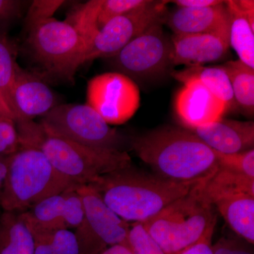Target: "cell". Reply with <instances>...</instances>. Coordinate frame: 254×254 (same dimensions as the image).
Masks as SVG:
<instances>
[{"label":"cell","mask_w":254,"mask_h":254,"mask_svg":"<svg viewBox=\"0 0 254 254\" xmlns=\"http://www.w3.org/2000/svg\"><path fill=\"white\" fill-rule=\"evenodd\" d=\"M164 23L174 32V35L230 34V14L225 1L215 6L198 9L177 7L167 13Z\"/></svg>","instance_id":"cell-15"},{"label":"cell","mask_w":254,"mask_h":254,"mask_svg":"<svg viewBox=\"0 0 254 254\" xmlns=\"http://www.w3.org/2000/svg\"><path fill=\"white\" fill-rule=\"evenodd\" d=\"M84 219L73 230L79 246V254H100L112 246L127 245L129 222L117 215L90 185H78Z\"/></svg>","instance_id":"cell-9"},{"label":"cell","mask_w":254,"mask_h":254,"mask_svg":"<svg viewBox=\"0 0 254 254\" xmlns=\"http://www.w3.org/2000/svg\"><path fill=\"white\" fill-rule=\"evenodd\" d=\"M140 100L136 83L116 71L98 75L87 84L86 104L108 125H123L128 121L139 108Z\"/></svg>","instance_id":"cell-10"},{"label":"cell","mask_w":254,"mask_h":254,"mask_svg":"<svg viewBox=\"0 0 254 254\" xmlns=\"http://www.w3.org/2000/svg\"><path fill=\"white\" fill-rule=\"evenodd\" d=\"M1 212H2V210H1H1H0V215H1Z\"/></svg>","instance_id":"cell-37"},{"label":"cell","mask_w":254,"mask_h":254,"mask_svg":"<svg viewBox=\"0 0 254 254\" xmlns=\"http://www.w3.org/2000/svg\"><path fill=\"white\" fill-rule=\"evenodd\" d=\"M77 186L58 173L39 148L20 143L6 157V173L0 193L2 211L21 213L42 200Z\"/></svg>","instance_id":"cell-4"},{"label":"cell","mask_w":254,"mask_h":254,"mask_svg":"<svg viewBox=\"0 0 254 254\" xmlns=\"http://www.w3.org/2000/svg\"><path fill=\"white\" fill-rule=\"evenodd\" d=\"M28 229L34 241V254H79V246L73 230Z\"/></svg>","instance_id":"cell-23"},{"label":"cell","mask_w":254,"mask_h":254,"mask_svg":"<svg viewBox=\"0 0 254 254\" xmlns=\"http://www.w3.org/2000/svg\"><path fill=\"white\" fill-rule=\"evenodd\" d=\"M131 145L155 175L170 181L203 184L218 169L215 150L186 128H156L135 137Z\"/></svg>","instance_id":"cell-1"},{"label":"cell","mask_w":254,"mask_h":254,"mask_svg":"<svg viewBox=\"0 0 254 254\" xmlns=\"http://www.w3.org/2000/svg\"><path fill=\"white\" fill-rule=\"evenodd\" d=\"M173 66H202L203 64L222 60L230 48V34L174 35Z\"/></svg>","instance_id":"cell-14"},{"label":"cell","mask_w":254,"mask_h":254,"mask_svg":"<svg viewBox=\"0 0 254 254\" xmlns=\"http://www.w3.org/2000/svg\"><path fill=\"white\" fill-rule=\"evenodd\" d=\"M100 254H132L131 251L123 245L112 246Z\"/></svg>","instance_id":"cell-35"},{"label":"cell","mask_w":254,"mask_h":254,"mask_svg":"<svg viewBox=\"0 0 254 254\" xmlns=\"http://www.w3.org/2000/svg\"><path fill=\"white\" fill-rule=\"evenodd\" d=\"M103 0H91L73 9L65 20L86 42L87 46L99 31L98 19Z\"/></svg>","instance_id":"cell-24"},{"label":"cell","mask_w":254,"mask_h":254,"mask_svg":"<svg viewBox=\"0 0 254 254\" xmlns=\"http://www.w3.org/2000/svg\"><path fill=\"white\" fill-rule=\"evenodd\" d=\"M213 254H254V245L239 237H221L212 245Z\"/></svg>","instance_id":"cell-31"},{"label":"cell","mask_w":254,"mask_h":254,"mask_svg":"<svg viewBox=\"0 0 254 254\" xmlns=\"http://www.w3.org/2000/svg\"><path fill=\"white\" fill-rule=\"evenodd\" d=\"M176 4L177 7L205 8L223 2L222 0H174L170 1Z\"/></svg>","instance_id":"cell-34"},{"label":"cell","mask_w":254,"mask_h":254,"mask_svg":"<svg viewBox=\"0 0 254 254\" xmlns=\"http://www.w3.org/2000/svg\"><path fill=\"white\" fill-rule=\"evenodd\" d=\"M230 14V44L240 61L254 69V29L234 0L225 1Z\"/></svg>","instance_id":"cell-22"},{"label":"cell","mask_w":254,"mask_h":254,"mask_svg":"<svg viewBox=\"0 0 254 254\" xmlns=\"http://www.w3.org/2000/svg\"><path fill=\"white\" fill-rule=\"evenodd\" d=\"M210 148L234 154L254 149V123L221 118L190 130Z\"/></svg>","instance_id":"cell-16"},{"label":"cell","mask_w":254,"mask_h":254,"mask_svg":"<svg viewBox=\"0 0 254 254\" xmlns=\"http://www.w3.org/2000/svg\"><path fill=\"white\" fill-rule=\"evenodd\" d=\"M27 1L0 0V31H6L8 26L22 15Z\"/></svg>","instance_id":"cell-32"},{"label":"cell","mask_w":254,"mask_h":254,"mask_svg":"<svg viewBox=\"0 0 254 254\" xmlns=\"http://www.w3.org/2000/svg\"><path fill=\"white\" fill-rule=\"evenodd\" d=\"M177 93L175 110L189 130L218 121L227 111L226 105L196 80H190Z\"/></svg>","instance_id":"cell-13"},{"label":"cell","mask_w":254,"mask_h":254,"mask_svg":"<svg viewBox=\"0 0 254 254\" xmlns=\"http://www.w3.org/2000/svg\"><path fill=\"white\" fill-rule=\"evenodd\" d=\"M202 183L177 182L129 166L91 184L105 203L128 222H143Z\"/></svg>","instance_id":"cell-2"},{"label":"cell","mask_w":254,"mask_h":254,"mask_svg":"<svg viewBox=\"0 0 254 254\" xmlns=\"http://www.w3.org/2000/svg\"><path fill=\"white\" fill-rule=\"evenodd\" d=\"M126 246L132 254H165L142 222L130 225Z\"/></svg>","instance_id":"cell-26"},{"label":"cell","mask_w":254,"mask_h":254,"mask_svg":"<svg viewBox=\"0 0 254 254\" xmlns=\"http://www.w3.org/2000/svg\"><path fill=\"white\" fill-rule=\"evenodd\" d=\"M200 185L142 222L165 254H181L215 229L216 213L200 196Z\"/></svg>","instance_id":"cell-5"},{"label":"cell","mask_w":254,"mask_h":254,"mask_svg":"<svg viewBox=\"0 0 254 254\" xmlns=\"http://www.w3.org/2000/svg\"><path fill=\"white\" fill-rule=\"evenodd\" d=\"M169 2L153 1L146 7L110 20L100 28L87 46L83 64L97 58L109 59L118 54L150 25L164 20Z\"/></svg>","instance_id":"cell-11"},{"label":"cell","mask_w":254,"mask_h":254,"mask_svg":"<svg viewBox=\"0 0 254 254\" xmlns=\"http://www.w3.org/2000/svg\"><path fill=\"white\" fill-rule=\"evenodd\" d=\"M164 20L150 25L125 48L109 58L116 72L133 81L151 79L171 70L173 42L164 31Z\"/></svg>","instance_id":"cell-7"},{"label":"cell","mask_w":254,"mask_h":254,"mask_svg":"<svg viewBox=\"0 0 254 254\" xmlns=\"http://www.w3.org/2000/svg\"><path fill=\"white\" fill-rule=\"evenodd\" d=\"M64 3L60 0H36L32 1L26 14V28L48 18H53V14Z\"/></svg>","instance_id":"cell-30"},{"label":"cell","mask_w":254,"mask_h":254,"mask_svg":"<svg viewBox=\"0 0 254 254\" xmlns=\"http://www.w3.org/2000/svg\"><path fill=\"white\" fill-rule=\"evenodd\" d=\"M19 145L16 122L0 98V155L12 154Z\"/></svg>","instance_id":"cell-27"},{"label":"cell","mask_w":254,"mask_h":254,"mask_svg":"<svg viewBox=\"0 0 254 254\" xmlns=\"http://www.w3.org/2000/svg\"><path fill=\"white\" fill-rule=\"evenodd\" d=\"M220 66L231 83L236 105L247 116L254 113V69L240 60L227 62Z\"/></svg>","instance_id":"cell-21"},{"label":"cell","mask_w":254,"mask_h":254,"mask_svg":"<svg viewBox=\"0 0 254 254\" xmlns=\"http://www.w3.org/2000/svg\"><path fill=\"white\" fill-rule=\"evenodd\" d=\"M17 49L6 31H0V94L11 86L18 68Z\"/></svg>","instance_id":"cell-25"},{"label":"cell","mask_w":254,"mask_h":254,"mask_svg":"<svg viewBox=\"0 0 254 254\" xmlns=\"http://www.w3.org/2000/svg\"><path fill=\"white\" fill-rule=\"evenodd\" d=\"M215 153L218 158L219 167L254 178V149L234 154H225L217 151Z\"/></svg>","instance_id":"cell-29"},{"label":"cell","mask_w":254,"mask_h":254,"mask_svg":"<svg viewBox=\"0 0 254 254\" xmlns=\"http://www.w3.org/2000/svg\"><path fill=\"white\" fill-rule=\"evenodd\" d=\"M171 75L183 83L190 80L199 81L212 94L223 102L228 110L236 105L230 79L220 65L190 66L181 71H173Z\"/></svg>","instance_id":"cell-18"},{"label":"cell","mask_w":254,"mask_h":254,"mask_svg":"<svg viewBox=\"0 0 254 254\" xmlns=\"http://www.w3.org/2000/svg\"><path fill=\"white\" fill-rule=\"evenodd\" d=\"M0 98L16 123L43 118L57 105L56 97L46 82L20 66Z\"/></svg>","instance_id":"cell-12"},{"label":"cell","mask_w":254,"mask_h":254,"mask_svg":"<svg viewBox=\"0 0 254 254\" xmlns=\"http://www.w3.org/2000/svg\"><path fill=\"white\" fill-rule=\"evenodd\" d=\"M40 123L49 131L80 144L123 150V135L87 104L57 105Z\"/></svg>","instance_id":"cell-8"},{"label":"cell","mask_w":254,"mask_h":254,"mask_svg":"<svg viewBox=\"0 0 254 254\" xmlns=\"http://www.w3.org/2000/svg\"><path fill=\"white\" fill-rule=\"evenodd\" d=\"M214 230L207 232L199 242L189 247L180 254H213L212 250V237Z\"/></svg>","instance_id":"cell-33"},{"label":"cell","mask_w":254,"mask_h":254,"mask_svg":"<svg viewBox=\"0 0 254 254\" xmlns=\"http://www.w3.org/2000/svg\"><path fill=\"white\" fill-rule=\"evenodd\" d=\"M215 206L237 236L254 243V195L239 193L214 200Z\"/></svg>","instance_id":"cell-17"},{"label":"cell","mask_w":254,"mask_h":254,"mask_svg":"<svg viewBox=\"0 0 254 254\" xmlns=\"http://www.w3.org/2000/svg\"><path fill=\"white\" fill-rule=\"evenodd\" d=\"M20 143L39 148L55 170L75 185H91L100 177L128 168L125 150L93 148L49 131L33 120L16 123Z\"/></svg>","instance_id":"cell-3"},{"label":"cell","mask_w":254,"mask_h":254,"mask_svg":"<svg viewBox=\"0 0 254 254\" xmlns=\"http://www.w3.org/2000/svg\"><path fill=\"white\" fill-rule=\"evenodd\" d=\"M30 55L50 77L73 81L83 64L86 42L65 21L50 18L28 28Z\"/></svg>","instance_id":"cell-6"},{"label":"cell","mask_w":254,"mask_h":254,"mask_svg":"<svg viewBox=\"0 0 254 254\" xmlns=\"http://www.w3.org/2000/svg\"><path fill=\"white\" fill-rule=\"evenodd\" d=\"M6 157L0 155V193L2 190L3 185L6 173Z\"/></svg>","instance_id":"cell-36"},{"label":"cell","mask_w":254,"mask_h":254,"mask_svg":"<svg viewBox=\"0 0 254 254\" xmlns=\"http://www.w3.org/2000/svg\"><path fill=\"white\" fill-rule=\"evenodd\" d=\"M199 193L210 205L214 200L227 195L239 193L254 195V178L218 167L216 172L200 185Z\"/></svg>","instance_id":"cell-19"},{"label":"cell","mask_w":254,"mask_h":254,"mask_svg":"<svg viewBox=\"0 0 254 254\" xmlns=\"http://www.w3.org/2000/svg\"><path fill=\"white\" fill-rule=\"evenodd\" d=\"M0 254H34V241L19 213L0 215Z\"/></svg>","instance_id":"cell-20"},{"label":"cell","mask_w":254,"mask_h":254,"mask_svg":"<svg viewBox=\"0 0 254 254\" xmlns=\"http://www.w3.org/2000/svg\"><path fill=\"white\" fill-rule=\"evenodd\" d=\"M152 2L153 0H103L98 16V28L100 30L113 18L143 9Z\"/></svg>","instance_id":"cell-28"}]
</instances>
